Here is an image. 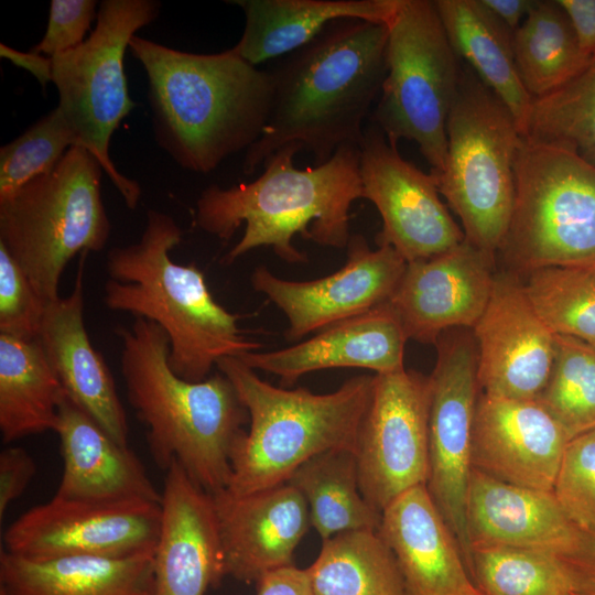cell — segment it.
Returning <instances> with one entry per match:
<instances>
[{
    "label": "cell",
    "mask_w": 595,
    "mask_h": 595,
    "mask_svg": "<svg viewBox=\"0 0 595 595\" xmlns=\"http://www.w3.org/2000/svg\"><path fill=\"white\" fill-rule=\"evenodd\" d=\"M387 72L372 112L389 143L414 141L431 166L442 172L446 121L462 74L434 1L399 0L387 23Z\"/></svg>",
    "instance_id": "obj_10"
},
{
    "label": "cell",
    "mask_w": 595,
    "mask_h": 595,
    "mask_svg": "<svg viewBox=\"0 0 595 595\" xmlns=\"http://www.w3.org/2000/svg\"><path fill=\"white\" fill-rule=\"evenodd\" d=\"M216 367L235 386L249 413V429L231 456L226 488L246 495L288 482L311 457L334 450L355 451L374 376H356L337 390L314 393L284 389L259 378L238 357H225Z\"/></svg>",
    "instance_id": "obj_6"
},
{
    "label": "cell",
    "mask_w": 595,
    "mask_h": 595,
    "mask_svg": "<svg viewBox=\"0 0 595 595\" xmlns=\"http://www.w3.org/2000/svg\"><path fill=\"white\" fill-rule=\"evenodd\" d=\"M256 584L257 595H311L306 569L294 565L269 572Z\"/></svg>",
    "instance_id": "obj_45"
},
{
    "label": "cell",
    "mask_w": 595,
    "mask_h": 595,
    "mask_svg": "<svg viewBox=\"0 0 595 595\" xmlns=\"http://www.w3.org/2000/svg\"><path fill=\"white\" fill-rule=\"evenodd\" d=\"M223 550L224 575L257 583L269 572L293 565L311 526L302 494L290 483L234 495H212Z\"/></svg>",
    "instance_id": "obj_20"
},
{
    "label": "cell",
    "mask_w": 595,
    "mask_h": 595,
    "mask_svg": "<svg viewBox=\"0 0 595 595\" xmlns=\"http://www.w3.org/2000/svg\"><path fill=\"white\" fill-rule=\"evenodd\" d=\"M54 432L61 442L63 473L55 497L64 499L161 502L138 456L111 439L64 394Z\"/></svg>",
    "instance_id": "obj_26"
},
{
    "label": "cell",
    "mask_w": 595,
    "mask_h": 595,
    "mask_svg": "<svg viewBox=\"0 0 595 595\" xmlns=\"http://www.w3.org/2000/svg\"><path fill=\"white\" fill-rule=\"evenodd\" d=\"M520 78L533 97L544 96L581 74L594 61L581 51L556 0H537L512 33Z\"/></svg>",
    "instance_id": "obj_33"
},
{
    "label": "cell",
    "mask_w": 595,
    "mask_h": 595,
    "mask_svg": "<svg viewBox=\"0 0 595 595\" xmlns=\"http://www.w3.org/2000/svg\"><path fill=\"white\" fill-rule=\"evenodd\" d=\"M434 3L457 57L508 108L522 134L533 97L517 68L512 32L482 0H434Z\"/></svg>",
    "instance_id": "obj_29"
},
{
    "label": "cell",
    "mask_w": 595,
    "mask_h": 595,
    "mask_svg": "<svg viewBox=\"0 0 595 595\" xmlns=\"http://www.w3.org/2000/svg\"><path fill=\"white\" fill-rule=\"evenodd\" d=\"M455 595H486V594L482 592L479 588H477L475 584H473L469 587L461 591L459 593Z\"/></svg>",
    "instance_id": "obj_48"
},
{
    "label": "cell",
    "mask_w": 595,
    "mask_h": 595,
    "mask_svg": "<svg viewBox=\"0 0 595 595\" xmlns=\"http://www.w3.org/2000/svg\"><path fill=\"white\" fill-rule=\"evenodd\" d=\"M583 54L595 60V0H556Z\"/></svg>",
    "instance_id": "obj_44"
},
{
    "label": "cell",
    "mask_w": 595,
    "mask_h": 595,
    "mask_svg": "<svg viewBox=\"0 0 595 595\" xmlns=\"http://www.w3.org/2000/svg\"><path fill=\"white\" fill-rule=\"evenodd\" d=\"M526 275L523 290L550 331L595 347V266L547 267Z\"/></svg>",
    "instance_id": "obj_36"
},
{
    "label": "cell",
    "mask_w": 595,
    "mask_h": 595,
    "mask_svg": "<svg viewBox=\"0 0 595 595\" xmlns=\"http://www.w3.org/2000/svg\"><path fill=\"white\" fill-rule=\"evenodd\" d=\"M0 595H153V553L35 561L1 550Z\"/></svg>",
    "instance_id": "obj_28"
},
{
    "label": "cell",
    "mask_w": 595,
    "mask_h": 595,
    "mask_svg": "<svg viewBox=\"0 0 595 595\" xmlns=\"http://www.w3.org/2000/svg\"><path fill=\"white\" fill-rule=\"evenodd\" d=\"M379 533L396 559L405 595H455L474 584L425 484L382 510Z\"/></svg>",
    "instance_id": "obj_25"
},
{
    "label": "cell",
    "mask_w": 595,
    "mask_h": 595,
    "mask_svg": "<svg viewBox=\"0 0 595 595\" xmlns=\"http://www.w3.org/2000/svg\"><path fill=\"white\" fill-rule=\"evenodd\" d=\"M145 71L155 139L183 169L207 174L248 150L268 121L273 80L232 47L195 54L134 35Z\"/></svg>",
    "instance_id": "obj_2"
},
{
    "label": "cell",
    "mask_w": 595,
    "mask_h": 595,
    "mask_svg": "<svg viewBox=\"0 0 595 595\" xmlns=\"http://www.w3.org/2000/svg\"><path fill=\"white\" fill-rule=\"evenodd\" d=\"M485 7L512 33L523 22L536 0H482Z\"/></svg>",
    "instance_id": "obj_47"
},
{
    "label": "cell",
    "mask_w": 595,
    "mask_h": 595,
    "mask_svg": "<svg viewBox=\"0 0 595 595\" xmlns=\"http://www.w3.org/2000/svg\"><path fill=\"white\" fill-rule=\"evenodd\" d=\"M165 472L153 595H205L225 577L213 498L176 461Z\"/></svg>",
    "instance_id": "obj_21"
},
{
    "label": "cell",
    "mask_w": 595,
    "mask_h": 595,
    "mask_svg": "<svg viewBox=\"0 0 595 595\" xmlns=\"http://www.w3.org/2000/svg\"><path fill=\"white\" fill-rule=\"evenodd\" d=\"M387 24L339 20L270 73L272 102L260 138L247 151L253 173L279 149L296 144L315 165L344 145H360L365 120L386 76Z\"/></svg>",
    "instance_id": "obj_1"
},
{
    "label": "cell",
    "mask_w": 595,
    "mask_h": 595,
    "mask_svg": "<svg viewBox=\"0 0 595 595\" xmlns=\"http://www.w3.org/2000/svg\"><path fill=\"white\" fill-rule=\"evenodd\" d=\"M561 559L571 574L574 595H595V532H581L576 549Z\"/></svg>",
    "instance_id": "obj_43"
},
{
    "label": "cell",
    "mask_w": 595,
    "mask_h": 595,
    "mask_svg": "<svg viewBox=\"0 0 595 595\" xmlns=\"http://www.w3.org/2000/svg\"><path fill=\"white\" fill-rule=\"evenodd\" d=\"M160 8L154 0H104L86 41L52 57L57 108L78 145L98 160L130 209L138 205L141 188L115 166L109 145L121 120L136 107L123 71L126 50L136 32L158 18Z\"/></svg>",
    "instance_id": "obj_11"
},
{
    "label": "cell",
    "mask_w": 595,
    "mask_h": 595,
    "mask_svg": "<svg viewBox=\"0 0 595 595\" xmlns=\"http://www.w3.org/2000/svg\"><path fill=\"white\" fill-rule=\"evenodd\" d=\"M45 306L25 272L0 244V334L37 337Z\"/></svg>",
    "instance_id": "obj_40"
},
{
    "label": "cell",
    "mask_w": 595,
    "mask_h": 595,
    "mask_svg": "<svg viewBox=\"0 0 595 595\" xmlns=\"http://www.w3.org/2000/svg\"><path fill=\"white\" fill-rule=\"evenodd\" d=\"M346 248L345 264L314 280H285L266 266L252 271V289L266 295L289 322L284 332L286 340L299 343L312 332L389 302L407 261L390 246L371 249L358 234L350 236Z\"/></svg>",
    "instance_id": "obj_16"
},
{
    "label": "cell",
    "mask_w": 595,
    "mask_h": 595,
    "mask_svg": "<svg viewBox=\"0 0 595 595\" xmlns=\"http://www.w3.org/2000/svg\"><path fill=\"white\" fill-rule=\"evenodd\" d=\"M430 378L401 369L375 374L355 445L359 488L379 512L426 483Z\"/></svg>",
    "instance_id": "obj_13"
},
{
    "label": "cell",
    "mask_w": 595,
    "mask_h": 595,
    "mask_svg": "<svg viewBox=\"0 0 595 595\" xmlns=\"http://www.w3.org/2000/svg\"><path fill=\"white\" fill-rule=\"evenodd\" d=\"M78 140L56 107L0 148V199L50 173Z\"/></svg>",
    "instance_id": "obj_38"
},
{
    "label": "cell",
    "mask_w": 595,
    "mask_h": 595,
    "mask_svg": "<svg viewBox=\"0 0 595 595\" xmlns=\"http://www.w3.org/2000/svg\"><path fill=\"white\" fill-rule=\"evenodd\" d=\"M306 571L311 595H405L396 559L379 530L324 540Z\"/></svg>",
    "instance_id": "obj_32"
},
{
    "label": "cell",
    "mask_w": 595,
    "mask_h": 595,
    "mask_svg": "<svg viewBox=\"0 0 595 595\" xmlns=\"http://www.w3.org/2000/svg\"><path fill=\"white\" fill-rule=\"evenodd\" d=\"M408 337L389 304L337 322L306 340L272 351H249L238 357L253 370L278 376L290 386L302 376L333 368H365L375 374L404 369Z\"/></svg>",
    "instance_id": "obj_23"
},
{
    "label": "cell",
    "mask_w": 595,
    "mask_h": 595,
    "mask_svg": "<svg viewBox=\"0 0 595 595\" xmlns=\"http://www.w3.org/2000/svg\"><path fill=\"white\" fill-rule=\"evenodd\" d=\"M33 457L22 447H7L0 453V520L35 475Z\"/></svg>",
    "instance_id": "obj_42"
},
{
    "label": "cell",
    "mask_w": 595,
    "mask_h": 595,
    "mask_svg": "<svg viewBox=\"0 0 595 595\" xmlns=\"http://www.w3.org/2000/svg\"><path fill=\"white\" fill-rule=\"evenodd\" d=\"M102 169L85 148L67 150L47 174L0 199V244L47 303L77 253L100 251L110 236L100 188Z\"/></svg>",
    "instance_id": "obj_7"
},
{
    "label": "cell",
    "mask_w": 595,
    "mask_h": 595,
    "mask_svg": "<svg viewBox=\"0 0 595 595\" xmlns=\"http://www.w3.org/2000/svg\"><path fill=\"white\" fill-rule=\"evenodd\" d=\"M497 256L513 273L595 266V166L566 144L521 136L512 215Z\"/></svg>",
    "instance_id": "obj_9"
},
{
    "label": "cell",
    "mask_w": 595,
    "mask_h": 595,
    "mask_svg": "<svg viewBox=\"0 0 595 595\" xmlns=\"http://www.w3.org/2000/svg\"><path fill=\"white\" fill-rule=\"evenodd\" d=\"M80 255L72 292L47 302L37 338L64 393L111 439L128 446L129 426L112 375L93 346L84 322V267Z\"/></svg>",
    "instance_id": "obj_22"
},
{
    "label": "cell",
    "mask_w": 595,
    "mask_h": 595,
    "mask_svg": "<svg viewBox=\"0 0 595 595\" xmlns=\"http://www.w3.org/2000/svg\"><path fill=\"white\" fill-rule=\"evenodd\" d=\"M301 150L284 145L252 182L227 188L210 185L201 193L195 225L203 231L228 241L245 224L225 263L259 247H271L288 263L307 262L306 253L293 245L296 235L323 247H347L350 207L363 196L359 147L344 145L328 161L298 169L293 160Z\"/></svg>",
    "instance_id": "obj_3"
},
{
    "label": "cell",
    "mask_w": 595,
    "mask_h": 595,
    "mask_svg": "<svg viewBox=\"0 0 595 595\" xmlns=\"http://www.w3.org/2000/svg\"><path fill=\"white\" fill-rule=\"evenodd\" d=\"M472 329L480 392L536 400L550 377L555 337L516 273L495 274L487 306Z\"/></svg>",
    "instance_id": "obj_17"
},
{
    "label": "cell",
    "mask_w": 595,
    "mask_h": 595,
    "mask_svg": "<svg viewBox=\"0 0 595 595\" xmlns=\"http://www.w3.org/2000/svg\"><path fill=\"white\" fill-rule=\"evenodd\" d=\"M246 24L232 50L258 64L289 55L339 20H366L387 24L399 0H235Z\"/></svg>",
    "instance_id": "obj_27"
},
{
    "label": "cell",
    "mask_w": 595,
    "mask_h": 595,
    "mask_svg": "<svg viewBox=\"0 0 595 595\" xmlns=\"http://www.w3.org/2000/svg\"><path fill=\"white\" fill-rule=\"evenodd\" d=\"M0 56L9 60L15 66L30 72L37 82L45 87L48 82L53 80V61L52 57L30 52H21L8 46L4 43L0 44Z\"/></svg>",
    "instance_id": "obj_46"
},
{
    "label": "cell",
    "mask_w": 595,
    "mask_h": 595,
    "mask_svg": "<svg viewBox=\"0 0 595 595\" xmlns=\"http://www.w3.org/2000/svg\"><path fill=\"white\" fill-rule=\"evenodd\" d=\"M520 141L508 108L469 67H463L446 121L444 167L432 174L458 216L465 240L494 261L512 215Z\"/></svg>",
    "instance_id": "obj_8"
},
{
    "label": "cell",
    "mask_w": 595,
    "mask_h": 595,
    "mask_svg": "<svg viewBox=\"0 0 595 595\" xmlns=\"http://www.w3.org/2000/svg\"><path fill=\"white\" fill-rule=\"evenodd\" d=\"M64 394L37 337L0 334V432L4 443L54 431Z\"/></svg>",
    "instance_id": "obj_30"
},
{
    "label": "cell",
    "mask_w": 595,
    "mask_h": 595,
    "mask_svg": "<svg viewBox=\"0 0 595 595\" xmlns=\"http://www.w3.org/2000/svg\"><path fill=\"white\" fill-rule=\"evenodd\" d=\"M363 196L382 220L378 246L392 247L405 261L430 259L464 241L465 235L441 199L432 173L404 160L397 145L371 125L359 145Z\"/></svg>",
    "instance_id": "obj_15"
},
{
    "label": "cell",
    "mask_w": 595,
    "mask_h": 595,
    "mask_svg": "<svg viewBox=\"0 0 595 595\" xmlns=\"http://www.w3.org/2000/svg\"><path fill=\"white\" fill-rule=\"evenodd\" d=\"M569 439L537 400L480 392L472 443V465L498 480L553 491Z\"/></svg>",
    "instance_id": "obj_19"
},
{
    "label": "cell",
    "mask_w": 595,
    "mask_h": 595,
    "mask_svg": "<svg viewBox=\"0 0 595 595\" xmlns=\"http://www.w3.org/2000/svg\"><path fill=\"white\" fill-rule=\"evenodd\" d=\"M182 236L172 216L150 209L139 241L108 251L104 301L112 311L159 325L169 337L173 372L198 382L219 359L263 345L248 338L238 324L240 315L214 299L195 264H178L170 257Z\"/></svg>",
    "instance_id": "obj_5"
},
{
    "label": "cell",
    "mask_w": 595,
    "mask_h": 595,
    "mask_svg": "<svg viewBox=\"0 0 595 595\" xmlns=\"http://www.w3.org/2000/svg\"><path fill=\"white\" fill-rule=\"evenodd\" d=\"M430 378L426 489L470 567L466 500L473 470V425L480 393L478 351L470 333H443Z\"/></svg>",
    "instance_id": "obj_12"
},
{
    "label": "cell",
    "mask_w": 595,
    "mask_h": 595,
    "mask_svg": "<svg viewBox=\"0 0 595 595\" xmlns=\"http://www.w3.org/2000/svg\"><path fill=\"white\" fill-rule=\"evenodd\" d=\"M495 262L465 239L444 253L408 262L389 300L408 339L435 344L447 331L472 329L487 306Z\"/></svg>",
    "instance_id": "obj_18"
},
{
    "label": "cell",
    "mask_w": 595,
    "mask_h": 595,
    "mask_svg": "<svg viewBox=\"0 0 595 595\" xmlns=\"http://www.w3.org/2000/svg\"><path fill=\"white\" fill-rule=\"evenodd\" d=\"M554 337L550 377L536 400L571 441L595 430V347L570 336Z\"/></svg>",
    "instance_id": "obj_37"
},
{
    "label": "cell",
    "mask_w": 595,
    "mask_h": 595,
    "mask_svg": "<svg viewBox=\"0 0 595 595\" xmlns=\"http://www.w3.org/2000/svg\"><path fill=\"white\" fill-rule=\"evenodd\" d=\"M116 334L127 397L147 426L153 459L164 470L176 461L210 495L226 489L234 448L249 422L232 382L220 371L198 382L175 375L169 337L148 320L134 317Z\"/></svg>",
    "instance_id": "obj_4"
},
{
    "label": "cell",
    "mask_w": 595,
    "mask_h": 595,
    "mask_svg": "<svg viewBox=\"0 0 595 595\" xmlns=\"http://www.w3.org/2000/svg\"><path fill=\"white\" fill-rule=\"evenodd\" d=\"M304 497L311 526L322 541L355 530H379L381 512L363 496L356 455L350 450L317 454L288 479Z\"/></svg>",
    "instance_id": "obj_31"
},
{
    "label": "cell",
    "mask_w": 595,
    "mask_h": 595,
    "mask_svg": "<svg viewBox=\"0 0 595 595\" xmlns=\"http://www.w3.org/2000/svg\"><path fill=\"white\" fill-rule=\"evenodd\" d=\"M521 136L566 144L595 166V60L563 86L532 99Z\"/></svg>",
    "instance_id": "obj_35"
},
{
    "label": "cell",
    "mask_w": 595,
    "mask_h": 595,
    "mask_svg": "<svg viewBox=\"0 0 595 595\" xmlns=\"http://www.w3.org/2000/svg\"><path fill=\"white\" fill-rule=\"evenodd\" d=\"M161 502L142 499L51 500L30 508L3 534L4 551L35 561L66 556L121 559L154 553Z\"/></svg>",
    "instance_id": "obj_14"
},
{
    "label": "cell",
    "mask_w": 595,
    "mask_h": 595,
    "mask_svg": "<svg viewBox=\"0 0 595 595\" xmlns=\"http://www.w3.org/2000/svg\"><path fill=\"white\" fill-rule=\"evenodd\" d=\"M469 575L486 595H574V584L562 559L542 551L473 548Z\"/></svg>",
    "instance_id": "obj_34"
},
{
    "label": "cell",
    "mask_w": 595,
    "mask_h": 595,
    "mask_svg": "<svg viewBox=\"0 0 595 595\" xmlns=\"http://www.w3.org/2000/svg\"><path fill=\"white\" fill-rule=\"evenodd\" d=\"M553 494L582 533L595 532V430L567 443Z\"/></svg>",
    "instance_id": "obj_39"
},
{
    "label": "cell",
    "mask_w": 595,
    "mask_h": 595,
    "mask_svg": "<svg viewBox=\"0 0 595 595\" xmlns=\"http://www.w3.org/2000/svg\"><path fill=\"white\" fill-rule=\"evenodd\" d=\"M466 523L473 548L510 547L571 554L581 531L567 518L553 491L508 484L472 470Z\"/></svg>",
    "instance_id": "obj_24"
},
{
    "label": "cell",
    "mask_w": 595,
    "mask_h": 595,
    "mask_svg": "<svg viewBox=\"0 0 595 595\" xmlns=\"http://www.w3.org/2000/svg\"><path fill=\"white\" fill-rule=\"evenodd\" d=\"M95 0H52L43 39L31 51L48 57L73 50L86 41L94 19Z\"/></svg>",
    "instance_id": "obj_41"
}]
</instances>
